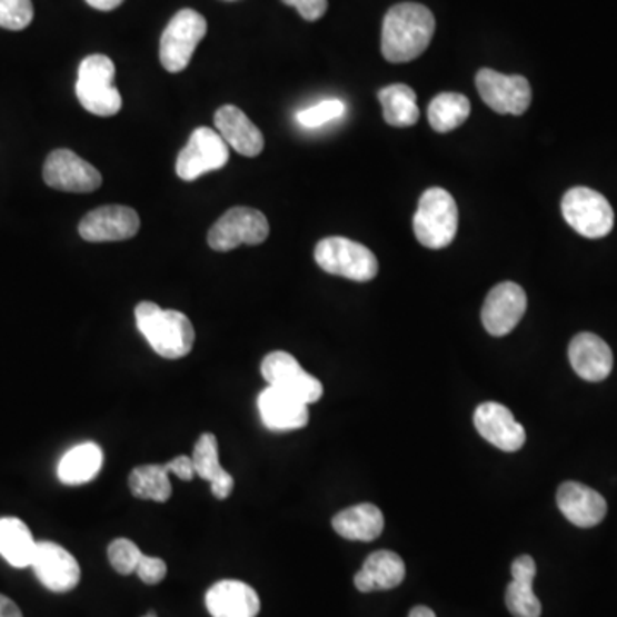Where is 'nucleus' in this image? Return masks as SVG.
Instances as JSON below:
<instances>
[{
  "label": "nucleus",
  "instance_id": "35",
  "mask_svg": "<svg viewBox=\"0 0 617 617\" xmlns=\"http://www.w3.org/2000/svg\"><path fill=\"white\" fill-rule=\"evenodd\" d=\"M281 2L296 8L306 21H318L328 11V0H281Z\"/></svg>",
  "mask_w": 617,
  "mask_h": 617
},
{
  "label": "nucleus",
  "instance_id": "7",
  "mask_svg": "<svg viewBox=\"0 0 617 617\" xmlns=\"http://www.w3.org/2000/svg\"><path fill=\"white\" fill-rule=\"evenodd\" d=\"M561 211L569 227L588 239H603L613 230V206L594 189H569L563 198Z\"/></svg>",
  "mask_w": 617,
  "mask_h": 617
},
{
  "label": "nucleus",
  "instance_id": "17",
  "mask_svg": "<svg viewBox=\"0 0 617 617\" xmlns=\"http://www.w3.org/2000/svg\"><path fill=\"white\" fill-rule=\"evenodd\" d=\"M309 405L292 395L285 394L275 386L259 395L258 408L262 424L275 432L302 429L309 422Z\"/></svg>",
  "mask_w": 617,
  "mask_h": 617
},
{
  "label": "nucleus",
  "instance_id": "34",
  "mask_svg": "<svg viewBox=\"0 0 617 617\" xmlns=\"http://www.w3.org/2000/svg\"><path fill=\"white\" fill-rule=\"evenodd\" d=\"M139 578L147 585H158L160 581L165 580L167 576V563L160 558H153V556H145L139 559L138 568H136Z\"/></svg>",
  "mask_w": 617,
  "mask_h": 617
},
{
  "label": "nucleus",
  "instance_id": "6",
  "mask_svg": "<svg viewBox=\"0 0 617 617\" xmlns=\"http://www.w3.org/2000/svg\"><path fill=\"white\" fill-rule=\"evenodd\" d=\"M208 31L205 16L195 9L177 12L165 28L160 38V62L169 72H180L188 68L196 47Z\"/></svg>",
  "mask_w": 617,
  "mask_h": 617
},
{
  "label": "nucleus",
  "instance_id": "28",
  "mask_svg": "<svg viewBox=\"0 0 617 617\" xmlns=\"http://www.w3.org/2000/svg\"><path fill=\"white\" fill-rule=\"evenodd\" d=\"M382 117L394 128H410L419 122L420 110L417 107L416 91L407 84H389L379 91Z\"/></svg>",
  "mask_w": 617,
  "mask_h": 617
},
{
  "label": "nucleus",
  "instance_id": "39",
  "mask_svg": "<svg viewBox=\"0 0 617 617\" xmlns=\"http://www.w3.org/2000/svg\"><path fill=\"white\" fill-rule=\"evenodd\" d=\"M408 617H436L435 610L426 606H417L410 610Z\"/></svg>",
  "mask_w": 617,
  "mask_h": 617
},
{
  "label": "nucleus",
  "instance_id": "21",
  "mask_svg": "<svg viewBox=\"0 0 617 617\" xmlns=\"http://www.w3.org/2000/svg\"><path fill=\"white\" fill-rule=\"evenodd\" d=\"M215 126H217L218 135L229 145V148L236 150L243 157H258L265 148V138L262 132L256 128L242 110L233 106H223L215 113Z\"/></svg>",
  "mask_w": 617,
  "mask_h": 617
},
{
  "label": "nucleus",
  "instance_id": "1",
  "mask_svg": "<svg viewBox=\"0 0 617 617\" xmlns=\"http://www.w3.org/2000/svg\"><path fill=\"white\" fill-rule=\"evenodd\" d=\"M435 14L426 6H394L382 21L381 52L388 62L404 64L426 52L435 37Z\"/></svg>",
  "mask_w": 617,
  "mask_h": 617
},
{
  "label": "nucleus",
  "instance_id": "25",
  "mask_svg": "<svg viewBox=\"0 0 617 617\" xmlns=\"http://www.w3.org/2000/svg\"><path fill=\"white\" fill-rule=\"evenodd\" d=\"M334 528L344 539L370 543L385 530V517L378 506L364 502L338 512Z\"/></svg>",
  "mask_w": 617,
  "mask_h": 617
},
{
  "label": "nucleus",
  "instance_id": "31",
  "mask_svg": "<svg viewBox=\"0 0 617 617\" xmlns=\"http://www.w3.org/2000/svg\"><path fill=\"white\" fill-rule=\"evenodd\" d=\"M34 9L31 0H0V28L21 31L33 21Z\"/></svg>",
  "mask_w": 617,
  "mask_h": 617
},
{
  "label": "nucleus",
  "instance_id": "12",
  "mask_svg": "<svg viewBox=\"0 0 617 617\" xmlns=\"http://www.w3.org/2000/svg\"><path fill=\"white\" fill-rule=\"evenodd\" d=\"M43 180L49 188L57 191L87 195L100 188L101 173L93 165L78 157L74 151L62 148L47 157L43 165Z\"/></svg>",
  "mask_w": 617,
  "mask_h": 617
},
{
  "label": "nucleus",
  "instance_id": "37",
  "mask_svg": "<svg viewBox=\"0 0 617 617\" xmlns=\"http://www.w3.org/2000/svg\"><path fill=\"white\" fill-rule=\"evenodd\" d=\"M0 617H23V613L9 597L0 594Z\"/></svg>",
  "mask_w": 617,
  "mask_h": 617
},
{
  "label": "nucleus",
  "instance_id": "33",
  "mask_svg": "<svg viewBox=\"0 0 617 617\" xmlns=\"http://www.w3.org/2000/svg\"><path fill=\"white\" fill-rule=\"evenodd\" d=\"M345 113V103L341 100H325L318 106L309 107V109L300 110L297 113V120L303 128H319L326 122L340 119Z\"/></svg>",
  "mask_w": 617,
  "mask_h": 617
},
{
  "label": "nucleus",
  "instance_id": "22",
  "mask_svg": "<svg viewBox=\"0 0 617 617\" xmlns=\"http://www.w3.org/2000/svg\"><path fill=\"white\" fill-rule=\"evenodd\" d=\"M405 563L394 550H376L364 563L354 578L357 590L362 594L376 590H391L405 580Z\"/></svg>",
  "mask_w": 617,
  "mask_h": 617
},
{
  "label": "nucleus",
  "instance_id": "19",
  "mask_svg": "<svg viewBox=\"0 0 617 617\" xmlns=\"http://www.w3.org/2000/svg\"><path fill=\"white\" fill-rule=\"evenodd\" d=\"M558 506L563 515L580 528L595 527L607 515V502L603 494L573 480L559 486Z\"/></svg>",
  "mask_w": 617,
  "mask_h": 617
},
{
  "label": "nucleus",
  "instance_id": "30",
  "mask_svg": "<svg viewBox=\"0 0 617 617\" xmlns=\"http://www.w3.org/2000/svg\"><path fill=\"white\" fill-rule=\"evenodd\" d=\"M470 116V100L461 93H441L430 101L427 109L430 128L439 135L455 131Z\"/></svg>",
  "mask_w": 617,
  "mask_h": 617
},
{
  "label": "nucleus",
  "instance_id": "38",
  "mask_svg": "<svg viewBox=\"0 0 617 617\" xmlns=\"http://www.w3.org/2000/svg\"><path fill=\"white\" fill-rule=\"evenodd\" d=\"M87 2L98 11H113L122 4L123 0H87Z\"/></svg>",
  "mask_w": 617,
  "mask_h": 617
},
{
  "label": "nucleus",
  "instance_id": "10",
  "mask_svg": "<svg viewBox=\"0 0 617 617\" xmlns=\"http://www.w3.org/2000/svg\"><path fill=\"white\" fill-rule=\"evenodd\" d=\"M476 84L486 106L494 112L524 116L530 107V82L524 76H506L494 69H480Z\"/></svg>",
  "mask_w": 617,
  "mask_h": 617
},
{
  "label": "nucleus",
  "instance_id": "13",
  "mask_svg": "<svg viewBox=\"0 0 617 617\" xmlns=\"http://www.w3.org/2000/svg\"><path fill=\"white\" fill-rule=\"evenodd\" d=\"M141 227L139 215L129 206L107 205L84 215L79 236L87 242H119L136 237Z\"/></svg>",
  "mask_w": 617,
  "mask_h": 617
},
{
  "label": "nucleus",
  "instance_id": "36",
  "mask_svg": "<svg viewBox=\"0 0 617 617\" xmlns=\"http://www.w3.org/2000/svg\"><path fill=\"white\" fill-rule=\"evenodd\" d=\"M165 467L169 468L170 474H176L179 479L186 480V482L196 477L195 464H192L191 457H183L182 455V457L173 458L169 464H165Z\"/></svg>",
  "mask_w": 617,
  "mask_h": 617
},
{
  "label": "nucleus",
  "instance_id": "16",
  "mask_svg": "<svg viewBox=\"0 0 617 617\" xmlns=\"http://www.w3.org/2000/svg\"><path fill=\"white\" fill-rule=\"evenodd\" d=\"M477 432L490 445L506 452H515L524 448V426L515 419L512 411L496 401H486L477 407L474 414Z\"/></svg>",
  "mask_w": 617,
  "mask_h": 617
},
{
  "label": "nucleus",
  "instance_id": "26",
  "mask_svg": "<svg viewBox=\"0 0 617 617\" xmlns=\"http://www.w3.org/2000/svg\"><path fill=\"white\" fill-rule=\"evenodd\" d=\"M103 465V451L97 442H82L69 449L57 468L59 480L66 486H81L93 480Z\"/></svg>",
  "mask_w": 617,
  "mask_h": 617
},
{
  "label": "nucleus",
  "instance_id": "4",
  "mask_svg": "<svg viewBox=\"0 0 617 617\" xmlns=\"http://www.w3.org/2000/svg\"><path fill=\"white\" fill-rule=\"evenodd\" d=\"M458 208L446 189L430 188L420 196L414 217L417 240L429 249H445L457 237Z\"/></svg>",
  "mask_w": 617,
  "mask_h": 617
},
{
  "label": "nucleus",
  "instance_id": "29",
  "mask_svg": "<svg viewBox=\"0 0 617 617\" xmlns=\"http://www.w3.org/2000/svg\"><path fill=\"white\" fill-rule=\"evenodd\" d=\"M169 468L165 465H142L136 467L129 476V489L132 496L147 501L167 502L172 496Z\"/></svg>",
  "mask_w": 617,
  "mask_h": 617
},
{
  "label": "nucleus",
  "instance_id": "8",
  "mask_svg": "<svg viewBox=\"0 0 617 617\" xmlns=\"http://www.w3.org/2000/svg\"><path fill=\"white\" fill-rule=\"evenodd\" d=\"M270 236V223L255 208L236 206L218 218L208 232V243L218 252H229L239 246H258Z\"/></svg>",
  "mask_w": 617,
  "mask_h": 617
},
{
  "label": "nucleus",
  "instance_id": "11",
  "mask_svg": "<svg viewBox=\"0 0 617 617\" xmlns=\"http://www.w3.org/2000/svg\"><path fill=\"white\" fill-rule=\"evenodd\" d=\"M261 375L268 385L299 398L306 405L321 400V381L306 372L290 354L280 350L268 354L261 364Z\"/></svg>",
  "mask_w": 617,
  "mask_h": 617
},
{
  "label": "nucleus",
  "instance_id": "5",
  "mask_svg": "<svg viewBox=\"0 0 617 617\" xmlns=\"http://www.w3.org/2000/svg\"><path fill=\"white\" fill-rule=\"evenodd\" d=\"M315 259L326 273L354 281L375 280L379 271L375 252L347 237L322 239L316 246Z\"/></svg>",
  "mask_w": 617,
  "mask_h": 617
},
{
  "label": "nucleus",
  "instance_id": "24",
  "mask_svg": "<svg viewBox=\"0 0 617 617\" xmlns=\"http://www.w3.org/2000/svg\"><path fill=\"white\" fill-rule=\"evenodd\" d=\"M191 458L196 476L211 484V492L215 498L220 501L229 498L233 490V477L221 467L217 436L211 432L199 436Z\"/></svg>",
  "mask_w": 617,
  "mask_h": 617
},
{
  "label": "nucleus",
  "instance_id": "20",
  "mask_svg": "<svg viewBox=\"0 0 617 617\" xmlns=\"http://www.w3.org/2000/svg\"><path fill=\"white\" fill-rule=\"evenodd\" d=\"M206 609L211 617H256L261 610V600L251 585L221 580L206 594Z\"/></svg>",
  "mask_w": 617,
  "mask_h": 617
},
{
  "label": "nucleus",
  "instance_id": "9",
  "mask_svg": "<svg viewBox=\"0 0 617 617\" xmlns=\"http://www.w3.org/2000/svg\"><path fill=\"white\" fill-rule=\"evenodd\" d=\"M229 158V145L217 131L198 128L177 157L176 172L180 179L191 182L205 173L223 169Z\"/></svg>",
  "mask_w": 617,
  "mask_h": 617
},
{
  "label": "nucleus",
  "instance_id": "15",
  "mask_svg": "<svg viewBox=\"0 0 617 617\" xmlns=\"http://www.w3.org/2000/svg\"><path fill=\"white\" fill-rule=\"evenodd\" d=\"M527 311V293L512 281L496 285L482 307V322L487 334L505 337L517 328Z\"/></svg>",
  "mask_w": 617,
  "mask_h": 617
},
{
  "label": "nucleus",
  "instance_id": "3",
  "mask_svg": "<svg viewBox=\"0 0 617 617\" xmlns=\"http://www.w3.org/2000/svg\"><path fill=\"white\" fill-rule=\"evenodd\" d=\"M116 64L101 53L82 59L78 69L76 94L88 112L98 117H112L122 109V94L117 90Z\"/></svg>",
  "mask_w": 617,
  "mask_h": 617
},
{
  "label": "nucleus",
  "instance_id": "23",
  "mask_svg": "<svg viewBox=\"0 0 617 617\" xmlns=\"http://www.w3.org/2000/svg\"><path fill=\"white\" fill-rule=\"evenodd\" d=\"M537 565L530 556H520L511 565V584L506 588V607L515 617H540L543 604L534 594Z\"/></svg>",
  "mask_w": 617,
  "mask_h": 617
},
{
  "label": "nucleus",
  "instance_id": "32",
  "mask_svg": "<svg viewBox=\"0 0 617 617\" xmlns=\"http://www.w3.org/2000/svg\"><path fill=\"white\" fill-rule=\"evenodd\" d=\"M107 554H109V561L112 568L116 569L119 575L126 576L136 573L139 559L142 558L141 549L129 539L113 540L109 549H107Z\"/></svg>",
  "mask_w": 617,
  "mask_h": 617
},
{
  "label": "nucleus",
  "instance_id": "18",
  "mask_svg": "<svg viewBox=\"0 0 617 617\" xmlns=\"http://www.w3.org/2000/svg\"><path fill=\"white\" fill-rule=\"evenodd\" d=\"M573 370L588 382H600L609 378L614 366L609 345L594 334H580L573 338L568 348Z\"/></svg>",
  "mask_w": 617,
  "mask_h": 617
},
{
  "label": "nucleus",
  "instance_id": "2",
  "mask_svg": "<svg viewBox=\"0 0 617 617\" xmlns=\"http://www.w3.org/2000/svg\"><path fill=\"white\" fill-rule=\"evenodd\" d=\"M136 325L155 352L163 359H182L195 347V326L183 312L161 309L155 302L138 303Z\"/></svg>",
  "mask_w": 617,
  "mask_h": 617
},
{
  "label": "nucleus",
  "instance_id": "27",
  "mask_svg": "<svg viewBox=\"0 0 617 617\" xmlns=\"http://www.w3.org/2000/svg\"><path fill=\"white\" fill-rule=\"evenodd\" d=\"M37 543L24 521L19 518H0V556L14 566L28 568L33 561Z\"/></svg>",
  "mask_w": 617,
  "mask_h": 617
},
{
  "label": "nucleus",
  "instance_id": "14",
  "mask_svg": "<svg viewBox=\"0 0 617 617\" xmlns=\"http://www.w3.org/2000/svg\"><path fill=\"white\" fill-rule=\"evenodd\" d=\"M31 568L40 584L56 594L74 590L81 580V568L74 556L56 543H37Z\"/></svg>",
  "mask_w": 617,
  "mask_h": 617
},
{
  "label": "nucleus",
  "instance_id": "40",
  "mask_svg": "<svg viewBox=\"0 0 617 617\" xmlns=\"http://www.w3.org/2000/svg\"><path fill=\"white\" fill-rule=\"evenodd\" d=\"M142 617H158V616L155 613H148L147 616H142Z\"/></svg>",
  "mask_w": 617,
  "mask_h": 617
}]
</instances>
